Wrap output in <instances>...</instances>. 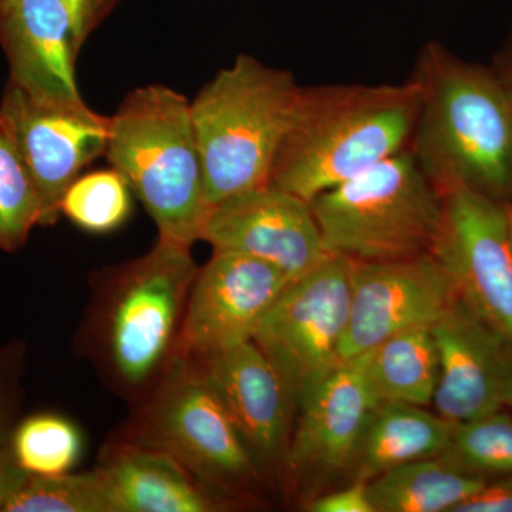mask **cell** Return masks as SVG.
<instances>
[{"label": "cell", "instance_id": "obj_1", "mask_svg": "<svg viewBox=\"0 0 512 512\" xmlns=\"http://www.w3.org/2000/svg\"><path fill=\"white\" fill-rule=\"evenodd\" d=\"M419 113L409 150L441 192L467 188L512 201V104L493 67L431 40L412 76Z\"/></svg>", "mask_w": 512, "mask_h": 512}, {"label": "cell", "instance_id": "obj_2", "mask_svg": "<svg viewBox=\"0 0 512 512\" xmlns=\"http://www.w3.org/2000/svg\"><path fill=\"white\" fill-rule=\"evenodd\" d=\"M417 113L419 90L412 79L303 87L269 183L312 202L407 150Z\"/></svg>", "mask_w": 512, "mask_h": 512}, {"label": "cell", "instance_id": "obj_3", "mask_svg": "<svg viewBox=\"0 0 512 512\" xmlns=\"http://www.w3.org/2000/svg\"><path fill=\"white\" fill-rule=\"evenodd\" d=\"M191 245L158 237L140 258L97 278L87 339L117 392L143 400L178 352L185 309L200 266Z\"/></svg>", "mask_w": 512, "mask_h": 512}, {"label": "cell", "instance_id": "obj_4", "mask_svg": "<svg viewBox=\"0 0 512 512\" xmlns=\"http://www.w3.org/2000/svg\"><path fill=\"white\" fill-rule=\"evenodd\" d=\"M107 161L158 229L185 245L201 241L210 205L191 101L163 84L128 93L110 117Z\"/></svg>", "mask_w": 512, "mask_h": 512}, {"label": "cell", "instance_id": "obj_5", "mask_svg": "<svg viewBox=\"0 0 512 512\" xmlns=\"http://www.w3.org/2000/svg\"><path fill=\"white\" fill-rule=\"evenodd\" d=\"M302 89L288 70L239 55L191 101L210 208L238 192L269 184Z\"/></svg>", "mask_w": 512, "mask_h": 512}, {"label": "cell", "instance_id": "obj_6", "mask_svg": "<svg viewBox=\"0 0 512 512\" xmlns=\"http://www.w3.org/2000/svg\"><path fill=\"white\" fill-rule=\"evenodd\" d=\"M443 200L407 148L309 204L330 254L383 262L431 252Z\"/></svg>", "mask_w": 512, "mask_h": 512}, {"label": "cell", "instance_id": "obj_7", "mask_svg": "<svg viewBox=\"0 0 512 512\" xmlns=\"http://www.w3.org/2000/svg\"><path fill=\"white\" fill-rule=\"evenodd\" d=\"M114 440L164 451L224 495L261 476L220 397L183 355H175Z\"/></svg>", "mask_w": 512, "mask_h": 512}, {"label": "cell", "instance_id": "obj_8", "mask_svg": "<svg viewBox=\"0 0 512 512\" xmlns=\"http://www.w3.org/2000/svg\"><path fill=\"white\" fill-rule=\"evenodd\" d=\"M353 265L346 256H326L286 286L252 339L284 379L296 406L340 365Z\"/></svg>", "mask_w": 512, "mask_h": 512}, {"label": "cell", "instance_id": "obj_9", "mask_svg": "<svg viewBox=\"0 0 512 512\" xmlns=\"http://www.w3.org/2000/svg\"><path fill=\"white\" fill-rule=\"evenodd\" d=\"M443 217L431 254L458 298L512 346V247L507 204L476 191L443 194Z\"/></svg>", "mask_w": 512, "mask_h": 512}, {"label": "cell", "instance_id": "obj_10", "mask_svg": "<svg viewBox=\"0 0 512 512\" xmlns=\"http://www.w3.org/2000/svg\"><path fill=\"white\" fill-rule=\"evenodd\" d=\"M40 200V227L55 225L70 185L97 158L106 157L110 117L83 101L37 100L8 83L0 103Z\"/></svg>", "mask_w": 512, "mask_h": 512}, {"label": "cell", "instance_id": "obj_11", "mask_svg": "<svg viewBox=\"0 0 512 512\" xmlns=\"http://www.w3.org/2000/svg\"><path fill=\"white\" fill-rule=\"evenodd\" d=\"M457 298L450 275L431 252L396 261H355L340 363L404 330L433 326Z\"/></svg>", "mask_w": 512, "mask_h": 512}, {"label": "cell", "instance_id": "obj_12", "mask_svg": "<svg viewBox=\"0 0 512 512\" xmlns=\"http://www.w3.org/2000/svg\"><path fill=\"white\" fill-rule=\"evenodd\" d=\"M201 241L268 262L291 282L330 254L311 204L271 183L212 205Z\"/></svg>", "mask_w": 512, "mask_h": 512}, {"label": "cell", "instance_id": "obj_13", "mask_svg": "<svg viewBox=\"0 0 512 512\" xmlns=\"http://www.w3.org/2000/svg\"><path fill=\"white\" fill-rule=\"evenodd\" d=\"M289 284L268 262L214 251L192 284L177 355L200 357L251 342Z\"/></svg>", "mask_w": 512, "mask_h": 512}, {"label": "cell", "instance_id": "obj_14", "mask_svg": "<svg viewBox=\"0 0 512 512\" xmlns=\"http://www.w3.org/2000/svg\"><path fill=\"white\" fill-rule=\"evenodd\" d=\"M440 375L433 406L453 423L503 410L512 396V346L460 298L433 326Z\"/></svg>", "mask_w": 512, "mask_h": 512}, {"label": "cell", "instance_id": "obj_15", "mask_svg": "<svg viewBox=\"0 0 512 512\" xmlns=\"http://www.w3.org/2000/svg\"><path fill=\"white\" fill-rule=\"evenodd\" d=\"M190 359L220 397L259 473L284 464L296 403L264 352L251 340Z\"/></svg>", "mask_w": 512, "mask_h": 512}, {"label": "cell", "instance_id": "obj_16", "mask_svg": "<svg viewBox=\"0 0 512 512\" xmlns=\"http://www.w3.org/2000/svg\"><path fill=\"white\" fill-rule=\"evenodd\" d=\"M367 353L345 360L299 404L284 467L293 477L328 478L349 471L375 409Z\"/></svg>", "mask_w": 512, "mask_h": 512}, {"label": "cell", "instance_id": "obj_17", "mask_svg": "<svg viewBox=\"0 0 512 512\" xmlns=\"http://www.w3.org/2000/svg\"><path fill=\"white\" fill-rule=\"evenodd\" d=\"M0 45L10 84L37 100L83 101L76 79L80 49L62 0L0 3Z\"/></svg>", "mask_w": 512, "mask_h": 512}, {"label": "cell", "instance_id": "obj_18", "mask_svg": "<svg viewBox=\"0 0 512 512\" xmlns=\"http://www.w3.org/2000/svg\"><path fill=\"white\" fill-rule=\"evenodd\" d=\"M96 468L113 512H214L228 505L224 494L154 448L113 440Z\"/></svg>", "mask_w": 512, "mask_h": 512}, {"label": "cell", "instance_id": "obj_19", "mask_svg": "<svg viewBox=\"0 0 512 512\" xmlns=\"http://www.w3.org/2000/svg\"><path fill=\"white\" fill-rule=\"evenodd\" d=\"M456 424L416 404H377L349 471L355 480L369 483L394 468L439 457L447 450Z\"/></svg>", "mask_w": 512, "mask_h": 512}, {"label": "cell", "instance_id": "obj_20", "mask_svg": "<svg viewBox=\"0 0 512 512\" xmlns=\"http://www.w3.org/2000/svg\"><path fill=\"white\" fill-rule=\"evenodd\" d=\"M366 375L376 406L433 403L440 365L431 326L404 330L367 352Z\"/></svg>", "mask_w": 512, "mask_h": 512}, {"label": "cell", "instance_id": "obj_21", "mask_svg": "<svg viewBox=\"0 0 512 512\" xmlns=\"http://www.w3.org/2000/svg\"><path fill=\"white\" fill-rule=\"evenodd\" d=\"M485 481L439 456L387 471L367 487L375 512H453Z\"/></svg>", "mask_w": 512, "mask_h": 512}, {"label": "cell", "instance_id": "obj_22", "mask_svg": "<svg viewBox=\"0 0 512 512\" xmlns=\"http://www.w3.org/2000/svg\"><path fill=\"white\" fill-rule=\"evenodd\" d=\"M9 446L29 476L50 477L70 473L79 464L84 440L72 420L62 414L39 413L16 424Z\"/></svg>", "mask_w": 512, "mask_h": 512}, {"label": "cell", "instance_id": "obj_23", "mask_svg": "<svg viewBox=\"0 0 512 512\" xmlns=\"http://www.w3.org/2000/svg\"><path fill=\"white\" fill-rule=\"evenodd\" d=\"M35 181L20 153L12 127L0 113V251L18 252L40 225Z\"/></svg>", "mask_w": 512, "mask_h": 512}, {"label": "cell", "instance_id": "obj_24", "mask_svg": "<svg viewBox=\"0 0 512 512\" xmlns=\"http://www.w3.org/2000/svg\"><path fill=\"white\" fill-rule=\"evenodd\" d=\"M441 457L484 480L512 477V417L498 410L457 423Z\"/></svg>", "mask_w": 512, "mask_h": 512}, {"label": "cell", "instance_id": "obj_25", "mask_svg": "<svg viewBox=\"0 0 512 512\" xmlns=\"http://www.w3.org/2000/svg\"><path fill=\"white\" fill-rule=\"evenodd\" d=\"M133 192L114 168L80 175L64 194L60 212L90 234L116 231L131 214Z\"/></svg>", "mask_w": 512, "mask_h": 512}, {"label": "cell", "instance_id": "obj_26", "mask_svg": "<svg viewBox=\"0 0 512 512\" xmlns=\"http://www.w3.org/2000/svg\"><path fill=\"white\" fill-rule=\"evenodd\" d=\"M3 512H113L97 468L87 473L30 476Z\"/></svg>", "mask_w": 512, "mask_h": 512}, {"label": "cell", "instance_id": "obj_27", "mask_svg": "<svg viewBox=\"0 0 512 512\" xmlns=\"http://www.w3.org/2000/svg\"><path fill=\"white\" fill-rule=\"evenodd\" d=\"M23 348L19 343L0 349V446L9 443L20 409Z\"/></svg>", "mask_w": 512, "mask_h": 512}, {"label": "cell", "instance_id": "obj_28", "mask_svg": "<svg viewBox=\"0 0 512 512\" xmlns=\"http://www.w3.org/2000/svg\"><path fill=\"white\" fill-rule=\"evenodd\" d=\"M311 512H375L365 481H353L348 487L320 495L306 504Z\"/></svg>", "mask_w": 512, "mask_h": 512}, {"label": "cell", "instance_id": "obj_29", "mask_svg": "<svg viewBox=\"0 0 512 512\" xmlns=\"http://www.w3.org/2000/svg\"><path fill=\"white\" fill-rule=\"evenodd\" d=\"M72 18L77 47L82 50L94 30L113 12L119 0H62Z\"/></svg>", "mask_w": 512, "mask_h": 512}, {"label": "cell", "instance_id": "obj_30", "mask_svg": "<svg viewBox=\"0 0 512 512\" xmlns=\"http://www.w3.org/2000/svg\"><path fill=\"white\" fill-rule=\"evenodd\" d=\"M453 512H512V477L485 481Z\"/></svg>", "mask_w": 512, "mask_h": 512}, {"label": "cell", "instance_id": "obj_31", "mask_svg": "<svg viewBox=\"0 0 512 512\" xmlns=\"http://www.w3.org/2000/svg\"><path fill=\"white\" fill-rule=\"evenodd\" d=\"M29 474L19 466L9 443L0 446V512L28 481Z\"/></svg>", "mask_w": 512, "mask_h": 512}, {"label": "cell", "instance_id": "obj_32", "mask_svg": "<svg viewBox=\"0 0 512 512\" xmlns=\"http://www.w3.org/2000/svg\"><path fill=\"white\" fill-rule=\"evenodd\" d=\"M493 69L512 104V32L508 36L507 42L504 43L503 49L498 53Z\"/></svg>", "mask_w": 512, "mask_h": 512}, {"label": "cell", "instance_id": "obj_33", "mask_svg": "<svg viewBox=\"0 0 512 512\" xmlns=\"http://www.w3.org/2000/svg\"><path fill=\"white\" fill-rule=\"evenodd\" d=\"M507 215H508V235H510V242L512 247V201L507 204Z\"/></svg>", "mask_w": 512, "mask_h": 512}, {"label": "cell", "instance_id": "obj_34", "mask_svg": "<svg viewBox=\"0 0 512 512\" xmlns=\"http://www.w3.org/2000/svg\"><path fill=\"white\" fill-rule=\"evenodd\" d=\"M508 406L512 407V396H511L510 404H508Z\"/></svg>", "mask_w": 512, "mask_h": 512}, {"label": "cell", "instance_id": "obj_35", "mask_svg": "<svg viewBox=\"0 0 512 512\" xmlns=\"http://www.w3.org/2000/svg\"><path fill=\"white\" fill-rule=\"evenodd\" d=\"M6 2V0H0V3Z\"/></svg>", "mask_w": 512, "mask_h": 512}]
</instances>
